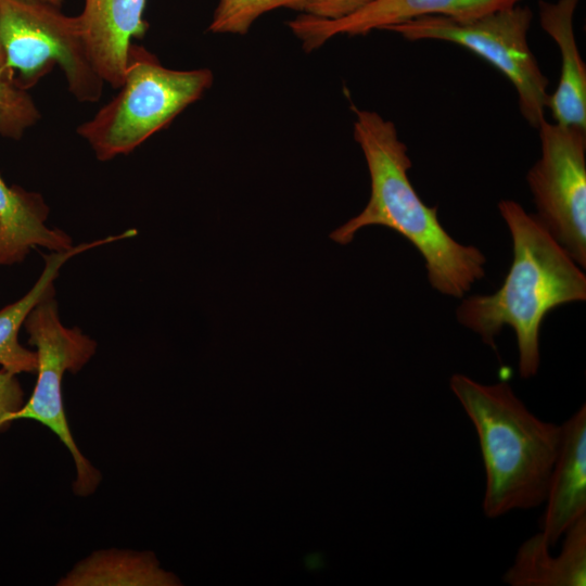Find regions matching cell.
Masks as SVG:
<instances>
[{
	"mask_svg": "<svg viewBox=\"0 0 586 586\" xmlns=\"http://www.w3.org/2000/svg\"><path fill=\"white\" fill-rule=\"evenodd\" d=\"M354 139L370 176V198L357 216L331 232L342 245L361 228L383 226L405 237L422 255L429 282L440 293L460 298L485 276L486 257L453 239L441 225L437 206H428L408 177L411 160L393 122L352 105Z\"/></svg>",
	"mask_w": 586,
	"mask_h": 586,
	"instance_id": "1",
	"label": "cell"
},
{
	"mask_svg": "<svg viewBox=\"0 0 586 586\" xmlns=\"http://www.w3.org/2000/svg\"><path fill=\"white\" fill-rule=\"evenodd\" d=\"M512 239V263L493 294L471 295L457 308L458 321L496 348L505 326L515 333L519 373L534 377L540 364L539 333L556 307L586 300V277L534 214L515 201L498 204Z\"/></svg>",
	"mask_w": 586,
	"mask_h": 586,
	"instance_id": "2",
	"label": "cell"
},
{
	"mask_svg": "<svg viewBox=\"0 0 586 586\" xmlns=\"http://www.w3.org/2000/svg\"><path fill=\"white\" fill-rule=\"evenodd\" d=\"M449 386L479 438L484 514L496 519L543 505L560 449L561 424L536 417L506 381L482 384L456 373Z\"/></svg>",
	"mask_w": 586,
	"mask_h": 586,
	"instance_id": "3",
	"label": "cell"
},
{
	"mask_svg": "<svg viewBox=\"0 0 586 586\" xmlns=\"http://www.w3.org/2000/svg\"><path fill=\"white\" fill-rule=\"evenodd\" d=\"M213 81L208 68H167L132 42L119 92L76 131L101 162L127 155L198 101Z\"/></svg>",
	"mask_w": 586,
	"mask_h": 586,
	"instance_id": "4",
	"label": "cell"
},
{
	"mask_svg": "<svg viewBox=\"0 0 586 586\" xmlns=\"http://www.w3.org/2000/svg\"><path fill=\"white\" fill-rule=\"evenodd\" d=\"M0 40L9 80L28 90L58 65L69 93L98 102L104 81L88 56L77 16L42 0H0Z\"/></svg>",
	"mask_w": 586,
	"mask_h": 586,
	"instance_id": "5",
	"label": "cell"
},
{
	"mask_svg": "<svg viewBox=\"0 0 586 586\" xmlns=\"http://www.w3.org/2000/svg\"><path fill=\"white\" fill-rule=\"evenodd\" d=\"M533 13L520 3L476 18L424 16L387 27L406 40L459 44L497 68L513 85L524 119L538 128L545 119L548 78L533 54L527 34Z\"/></svg>",
	"mask_w": 586,
	"mask_h": 586,
	"instance_id": "6",
	"label": "cell"
},
{
	"mask_svg": "<svg viewBox=\"0 0 586 586\" xmlns=\"http://www.w3.org/2000/svg\"><path fill=\"white\" fill-rule=\"evenodd\" d=\"M54 295L52 286L24 321L28 343L37 349L38 377L28 402L7 416L1 425L3 428L12 421L28 419L50 429L74 459L76 479L73 492L86 497L95 491L102 475L76 445L66 419L61 384L65 371L76 373L90 360L97 343L80 329L62 324Z\"/></svg>",
	"mask_w": 586,
	"mask_h": 586,
	"instance_id": "7",
	"label": "cell"
},
{
	"mask_svg": "<svg viewBox=\"0 0 586 586\" xmlns=\"http://www.w3.org/2000/svg\"><path fill=\"white\" fill-rule=\"evenodd\" d=\"M540 157L526 181L535 215L582 268L586 267V129L542 120Z\"/></svg>",
	"mask_w": 586,
	"mask_h": 586,
	"instance_id": "8",
	"label": "cell"
},
{
	"mask_svg": "<svg viewBox=\"0 0 586 586\" xmlns=\"http://www.w3.org/2000/svg\"><path fill=\"white\" fill-rule=\"evenodd\" d=\"M523 0H374L340 20H320L304 13L286 25L306 52L320 48L335 36H365L373 30L424 16H446L459 21L476 18L512 7Z\"/></svg>",
	"mask_w": 586,
	"mask_h": 586,
	"instance_id": "9",
	"label": "cell"
},
{
	"mask_svg": "<svg viewBox=\"0 0 586 586\" xmlns=\"http://www.w3.org/2000/svg\"><path fill=\"white\" fill-rule=\"evenodd\" d=\"M145 4L146 0H84L76 15L91 64L115 89L123 85L132 39H142L148 31Z\"/></svg>",
	"mask_w": 586,
	"mask_h": 586,
	"instance_id": "10",
	"label": "cell"
},
{
	"mask_svg": "<svg viewBox=\"0 0 586 586\" xmlns=\"http://www.w3.org/2000/svg\"><path fill=\"white\" fill-rule=\"evenodd\" d=\"M559 454L552 468L539 520V533L552 547L586 515V406L563 424Z\"/></svg>",
	"mask_w": 586,
	"mask_h": 586,
	"instance_id": "11",
	"label": "cell"
},
{
	"mask_svg": "<svg viewBox=\"0 0 586 586\" xmlns=\"http://www.w3.org/2000/svg\"><path fill=\"white\" fill-rule=\"evenodd\" d=\"M578 1L539 0L538 14L542 28L553 39L561 54L559 82L548 97L547 109L555 123L586 129V66L576 43L573 23Z\"/></svg>",
	"mask_w": 586,
	"mask_h": 586,
	"instance_id": "12",
	"label": "cell"
},
{
	"mask_svg": "<svg viewBox=\"0 0 586 586\" xmlns=\"http://www.w3.org/2000/svg\"><path fill=\"white\" fill-rule=\"evenodd\" d=\"M557 556L538 532L519 547L512 564L504 573L510 586H585L586 515L575 522L562 537Z\"/></svg>",
	"mask_w": 586,
	"mask_h": 586,
	"instance_id": "13",
	"label": "cell"
},
{
	"mask_svg": "<svg viewBox=\"0 0 586 586\" xmlns=\"http://www.w3.org/2000/svg\"><path fill=\"white\" fill-rule=\"evenodd\" d=\"M48 215L49 207L39 193L9 187L0 177V266L23 262L35 246L53 252L74 247L66 232L46 226Z\"/></svg>",
	"mask_w": 586,
	"mask_h": 586,
	"instance_id": "14",
	"label": "cell"
},
{
	"mask_svg": "<svg viewBox=\"0 0 586 586\" xmlns=\"http://www.w3.org/2000/svg\"><path fill=\"white\" fill-rule=\"evenodd\" d=\"M122 239V235L107 237L91 243H84L66 252H53L44 257V268L34 286L18 301L3 307L0 310V366L1 368L17 374L22 372H37V353L21 345L18 331L22 324L35 307V305L53 286L61 266L71 257Z\"/></svg>",
	"mask_w": 586,
	"mask_h": 586,
	"instance_id": "15",
	"label": "cell"
},
{
	"mask_svg": "<svg viewBox=\"0 0 586 586\" xmlns=\"http://www.w3.org/2000/svg\"><path fill=\"white\" fill-rule=\"evenodd\" d=\"M59 586H167L175 576L162 570L151 552L103 549L78 562Z\"/></svg>",
	"mask_w": 586,
	"mask_h": 586,
	"instance_id": "16",
	"label": "cell"
},
{
	"mask_svg": "<svg viewBox=\"0 0 586 586\" xmlns=\"http://www.w3.org/2000/svg\"><path fill=\"white\" fill-rule=\"evenodd\" d=\"M305 4L306 0H219L208 31L244 35L262 15L277 9L303 13Z\"/></svg>",
	"mask_w": 586,
	"mask_h": 586,
	"instance_id": "17",
	"label": "cell"
},
{
	"mask_svg": "<svg viewBox=\"0 0 586 586\" xmlns=\"http://www.w3.org/2000/svg\"><path fill=\"white\" fill-rule=\"evenodd\" d=\"M30 94L12 82L0 80V136L18 140L40 119Z\"/></svg>",
	"mask_w": 586,
	"mask_h": 586,
	"instance_id": "18",
	"label": "cell"
},
{
	"mask_svg": "<svg viewBox=\"0 0 586 586\" xmlns=\"http://www.w3.org/2000/svg\"><path fill=\"white\" fill-rule=\"evenodd\" d=\"M374 0H306L304 14L320 20H340L354 14Z\"/></svg>",
	"mask_w": 586,
	"mask_h": 586,
	"instance_id": "19",
	"label": "cell"
},
{
	"mask_svg": "<svg viewBox=\"0 0 586 586\" xmlns=\"http://www.w3.org/2000/svg\"><path fill=\"white\" fill-rule=\"evenodd\" d=\"M24 405V392L16 374L0 369V430L2 420Z\"/></svg>",
	"mask_w": 586,
	"mask_h": 586,
	"instance_id": "20",
	"label": "cell"
},
{
	"mask_svg": "<svg viewBox=\"0 0 586 586\" xmlns=\"http://www.w3.org/2000/svg\"><path fill=\"white\" fill-rule=\"evenodd\" d=\"M0 80H5V81L11 82L9 80L7 69H5V58H4L1 40H0Z\"/></svg>",
	"mask_w": 586,
	"mask_h": 586,
	"instance_id": "21",
	"label": "cell"
},
{
	"mask_svg": "<svg viewBox=\"0 0 586 586\" xmlns=\"http://www.w3.org/2000/svg\"><path fill=\"white\" fill-rule=\"evenodd\" d=\"M42 1L50 2V3L55 4L58 7H61L62 3H63V0H42Z\"/></svg>",
	"mask_w": 586,
	"mask_h": 586,
	"instance_id": "22",
	"label": "cell"
}]
</instances>
